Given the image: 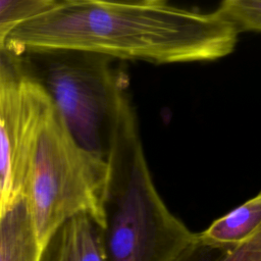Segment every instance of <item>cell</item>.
<instances>
[{"label":"cell","mask_w":261,"mask_h":261,"mask_svg":"<svg viewBox=\"0 0 261 261\" xmlns=\"http://www.w3.org/2000/svg\"><path fill=\"white\" fill-rule=\"evenodd\" d=\"M239 32L216 9L163 0H60L23 22L6 41L14 55L79 51L154 64L211 61L230 54Z\"/></svg>","instance_id":"cell-1"},{"label":"cell","mask_w":261,"mask_h":261,"mask_svg":"<svg viewBox=\"0 0 261 261\" xmlns=\"http://www.w3.org/2000/svg\"><path fill=\"white\" fill-rule=\"evenodd\" d=\"M107 163L101 227L104 261H174L196 232L170 212L154 186L127 95Z\"/></svg>","instance_id":"cell-2"},{"label":"cell","mask_w":261,"mask_h":261,"mask_svg":"<svg viewBox=\"0 0 261 261\" xmlns=\"http://www.w3.org/2000/svg\"><path fill=\"white\" fill-rule=\"evenodd\" d=\"M23 70L49 97L67 132L86 151L107 161L125 80L115 59L79 51L15 55Z\"/></svg>","instance_id":"cell-3"},{"label":"cell","mask_w":261,"mask_h":261,"mask_svg":"<svg viewBox=\"0 0 261 261\" xmlns=\"http://www.w3.org/2000/svg\"><path fill=\"white\" fill-rule=\"evenodd\" d=\"M107 177V161L83 149L53 107L39 136L23 197L41 246L77 215L103 226Z\"/></svg>","instance_id":"cell-4"},{"label":"cell","mask_w":261,"mask_h":261,"mask_svg":"<svg viewBox=\"0 0 261 261\" xmlns=\"http://www.w3.org/2000/svg\"><path fill=\"white\" fill-rule=\"evenodd\" d=\"M52 110L45 91L5 50L0 61V214L23 201L39 136Z\"/></svg>","instance_id":"cell-5"},{"label":"cell","mask_w":261,"mask_h":261,"mask_svg":"<svg viewBox=\"0 0 261 261\" xmlns=\"http://www.w3.org/2000/svg\"><path fill=\"white\" fill-rule=\"evenodd\" d=\"M39 261H104L101 227L88 215L72 217L42 246Z\"/></svg>","instance_id":"cell-6"},{"label":"cell","mask_w":261,"mask_h":261,"mask_svg":"<svg viewBox=\"0 0 261 261\" xmlns=\"http://www.w3.org/2000/svg\"><path fill=\"white\" fill-rule=\"evenodd\" d=\"M41 249L24 201L0 214V261H39Z\"/></svg>","instance_id":"cell-7"},{"label":"cell","mask_w":261,"mask_h":261,"mask_svg":"<svg viewBox=\"0 0 261 261\" xmlns=\"http://www.w3.org/2000/svg\"><path fill=\"white\" fill-rule=\"evenodd\" d=\"M261 227V192L214 220L198 232L200 241L213 245H234L246 241Z\"/></svg>","instance_id":"cell-8"},{"label":"cell","mask_w":261,"mask_h":261,"mask_svg":"<svg viewBox=\"0 0 261 261\" xmlns=\"http://www.w3.org/2000/svg\"><path fill=\"white\" fill-rule=\"evenodd\" d=\"M174 261H261V227L234 245H213L195 240Z\"/></svg>","instance_id":"cell-9"},{"label":"cell","mask_w":261,"mask_h":261,"mask_svg":"<svg viewBox=\"0 0 261 261\" xmlns=\"http://www.w3.org/2000/svg\"><path fill=\"white\" fill-rule=\"evenodd\" d=\"M60 0H0V47L23 22L52 9Z\"/></svg>","instance_id":"cell-10"},{"label":"cell","mask_w":261,"mask_h":261,"mask_svg":"<svg viewBox=\"0 0 261 261\" xmlns=\"http://www.w3.org/2000/svg\"><path fill=\"white\" fill-rule=\"evenodd\" d=\"M216 10L239 32L261 33V0H224Z\"/></svg>","instance_id":"cell-11"},{"label":"cell","mask_w":261,"mask_h":261,"mask_svg":"<svg viewBox=\"0 0 261 261\" xmlns=\"http://www.w3.org/2000/svg\"><path fill=\"white\" fill-rule=\"evenodd\" d=\"M4 53H5V49L2 48V47H0V61L2 60V58H3V56H4Z\"/></svg>","instance_id":"cell-12"}]
</instances>
